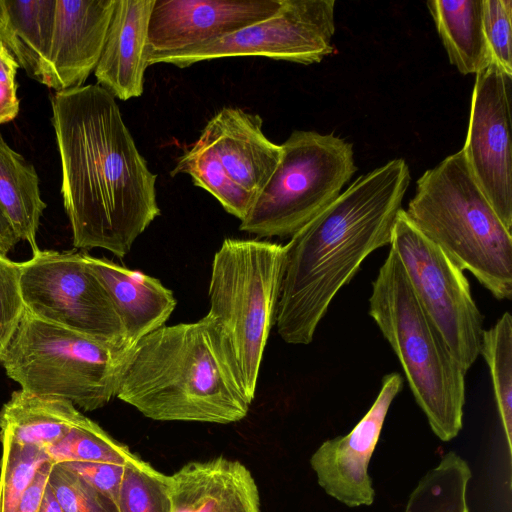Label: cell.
I'll return each mask as SVG.
<instances>
[{"mask_svg":"<svg viewBox=\"0 0 512 512\" xmlns=\"http://www.w3.org/2000/svg\"><path fill=\"white\" fill-rule=\"evenodd\" d=\"M117 504L120 512H172L169 476L137 456L124 466Z\"/></svg>","mask_w":512,"mask_h":512,"instance_id":"83f0119b","label":"cell"},{"mask_svg":"<svg viewBox=\"0 0 512 512\" xmlns=\"http://www.w3.org/2000/svg\"><path fill=\"white\" fill-rule=\"evenodd\" d=\"M18 68L17 61L0 41V125L14 120L19 113Z\"/></svg>","mask_w":512,"mask_h":512,"instance_id":"836d02e7","label":"cell"},{"mask_svg":"<svg viewBox=\"0 0 512 512\" xmlns=\"http://www.w3.org/2000/svg\"><path fill=\"white\" fill-rule=\"evenodd\" d=\"M116 397L157 421L229 424L251 404L207 314L141 338L128 353Z\"/></svg>","mask_w":512,"mask_h":512,"instance_id":"3957f363","label":"cell"},{"mask_svg":"<svg viewBox=\"0 0 512 512\" xmlns=\"http://www.w3.org/2000/svg\"><path fill=\"white\" fill-rule=\"evenodd\" d=\"M59 464L80 476L85 482L116 503L118 502L125 465L98 462H63Z\"/></svg>","mask_w":512,"mask_h":512,"instance_id":"d6a6232c","label":"cell"},{"mask_svg":"<svg viewBox=\"0 0 512 512\" xmlns=\"http://www.w3.org/2000/svg\"><path fill=\"white\" fill-rule=\"evenodd\" d=\"M131 348L53 325L25 310L0 362L21 390L93 411L116 397Z\"/></svg>","mask_w":512,"mask_h":512,"instance_id":"52a82bcc","label":"cell"},{"mask_svg":"<svg viewBox=\"0 0 512 512\" xmlns=\"http://www.w3.org/2000/svg\"><path fill=\"white\" fill-rule=\"evenodd\" d=\"M39 512H63L48 483L43 494Z\"/></svg>","mask_w":512,"mask_h":512,"instance_id":"8d00e7d4","label":"cell"},{"mask_svg":"<svg viewBox=\"0 0 512 512\" xmlns=\"http://www.w3.org/2000/svg\"><path fill=\"white\" fill-rule=\"evenodd\" d=\"M239 229L288 238L334 201L357 170L353 146L334 134L296 130Z\"/></svg>","mask_w":512,"mask_h":512,"instance_id":"ba28073f","label":"cell"},{"mask_svg":"<svg viewBox=\"0 0 512 512\" xmlns=\"http://www.w3.org/2000/svg\"><path fill=\"white\" fill-rule=\"evenodd\" d=\"M410 183L396 158L360 176L285 245L275 324L282 340L307 345L332 300L375 250L390 245Z\"/></svg>","mask_w":512,"mask_h":512,"instance_id":"7a4b0ae2","label":"cell"},{"mask_svg":"<svg viewBox=\"0 0 512 512\" xmlns=\"http://www.w3.org/2000/svg\"><path fill=\"white\" fill-rule=\"evenodd\" d=\"M480 354L487 363L509 457L512 448V316L505 312L484 330Z\"/></svg>","mask_w":512,"mask_h":512,"instance_id":"484cf974","label":"cell"},{"mask_svg":"<svg viewBox=\"0 0 512 512\" xmlns=\"http://www.w3.org/2000/svg\"><path fill=\"white\" fill-rule=\"evenodd\" d=\"M87 419L71 402L17 390L0 411V439L44 450Z\"/></svg>","mask_w":512,"mask_h":512,"instance_id":"ffe728a7","label":"cell"},{"mask_svg":"<svg viewBox=\"0 0 512 512\" xmlns=\"http://www.w3.org/2000/svg\"><path fill=\"white\" fill-rule=\"evenodd\" d=\"M427 8L451 64L461 74H477L492 63L483 28V0H430Z\"/></svg>","mask_w":512,"mask_h":512,"instance_id":"7402d4cb","label":"cell"},{"mask_svg":"<svg viewBox=\"0 0 512 512\" xmlns=\"http://www.w3.org/2000/svg\"><path fill=\"white\" fill-rule=\"evenodd\" d=\"M169 478L172 512H261L257 484L240 461H193Z\"/></svg>","mask_w":512,"mask_h":512,"instance_id":"e0dca14e","label":"cell"},{"mask_svg":"<svg viewBox=\"0 0 512 512\" xmlns=\"http://www.w3.org/2000/svg\"><path fill=\"white\" fill-rule=\"evenodd\" d=\"M116 0H56L48 87L83 86L101 57Z\"/></svg>","mask_w":512,"mask_h":512,"instance_id":"9a60e30c","label":"cell"},{"mask_svg":"<svg viewBox=\"0 0 512 512\" xmlns=\"http://www.w3.org/2000/svg\"><path fill=\"white\" fill-rule=\"evenodd\" d=\"M262 124L258 114L225 107L201 132L231 179L255 198L272 176L282 155L281 145L265 136Z\"/></svg>","mask_w":512,"mask_h":512,"instance_id":"2e32d148","label":"cell"},{"mask_svg":"<svg viewBox=\"0 0 512 512\" xmlns=\"http://www.w3.org/2000/svg\"><path fill=\"white\" fill-rule=\"evenodd\" d=\"M281 4L282 0H154L147 64L264 20Z\"/></svg>","mask_w":512,"mask_h":512,"instance_id":"4fadbf2b","label":"cell"},{"mask_svg":"<svg viewBox=\"0 0 512 512\" xmlns=\"http://www.w3.org/2000/svg\"><path fill=\"white\" fill-rule=\"evenodd\" d=\"M52 465L50 461L41 465L25 491L16 512H39Z\"/></svg>","mask_w":512,"mask_h":512,"instance_id":"e575fe53","label":"cell"},{"mask_svg":"<svg viewBox=\"0 0 512 512\" xmlns=\"http://www.w3.org/2000/svg\"><path fill=\"white\" fill-rule=\"evenodd\" d=\"M369 315L395 352L433 433L454 439L463 426L466 372L421 308L390 248L372 282Z\"/></svg>","mask_w":512,"mask_h":512,"instance_id":"5b68a950","label":"cell"},{"mask_svg":"<svg viewBox=\"0 0 512 512\" xmlns=\"http://www.w3.org/2000/svg\"><path fill=\"white\" fill-rule=\"evenodd\" d=\"M405 212L496 299L511 300V230L476 183L462 150L421 175Z\"/></svg>","mask_w":512,"mask_h":512,"instance_id":"277c9868","label":"cell"},{"mask_svg":"<svg viewBox=\"0 0 512 512\" xmlns=\"http://www.w3.org/2000/svg\"><path fill=\"white\" fill-rule=\"evenodd\" d=\"M26 310L53 325L131 348L112 300L84 253L37 250L21 262Z\"/></svg>","mask_w":512,"mask_h":512,"instance_id":"30bf717a","label":"cell"},{"mask_svg":"<svg viewBox=\"0 0 512 512\" xmlns=\"http://www.w3.org/2000/svg\"><path fill=\"white\" fill-rule=\"evenodd\" d=\"M402 387L399 373L385 375L375 401L355 427L344 436L324 441L310 458L320 487L348 507L369 506L374 501L369 463L389 408Z\"/></svg>","mask_w":512,"mask_h":512,"instance_id":"5bb4252c","label":"cell"},{"mask_svg":"<svg viewBox=\"0 0 512 512\" xmlns=\"http://www.w3.org/2000/svg\"><path fill=\"white\" fill-rule=\"evenodd\" d=\"M84 256L108 292L130 346L165 325L176 306L170 289L141 271L131 270L106 258L85 253Z\"/></svg>","mask_w":512,"mask_h":512,"instance_id":"d6986e66","label":"cell"},{"mask_svg":"<svg viewBox=\"0 0 512 512\" xmlns=\"http://www.w3.org/2000/svg\"><path fill=\"white\" fill-rule=\"evenodd\" d=\"M51 107L73 245L123 258L160 215L157 176L101 86L56 92Z\"/></svg>","mask_w":512,"mask_h":512,"instance_id":"6da1fadb","label":"cell"},{"mask_svg":"<svg viewBox=\"0 0 512 512\" xmlns=\"http://www.w3.org/2000/svg\"><path fill=\"white\" fill-rule=\"evenodd\" d=\"M171 176L188 174L194 185L203 188L222 205L226 212L240 221L249 212L255 197L234 182L214 150L200 134L193 145L176 162Z\"/></svg>","mask_w":512,"mask_h":512,"instance_id":"d4e9b609","label":"cell"},{"mask_svg":"<svg viewBox=\"0 0 512 512\" xmlns=\"http://www.w3.org/2000/svg\"><path fill=\"white\" fill-rule=\"evenodd\" d=\"M334 0H282L272 16L232 34L162 57L155 64L179 68L227 57L260 56L319 63L333 52Z\"/></svg>","mask_w":512,"mask_h":512,"instance_id":"8fae6325","label":"cell"},{"mask_svg":"<svg viewBox=\"0 0 512 512\" xmlns=\"http://www.w3.org/2000/svg\"><path fill=\"white\" fill-rule=\"evenodd\" d=\"M483 28L491 62L512 75V0H483Z\"/></svg>","mask_w":512,"mask_h":512,"instance_id":"4dcf8cb0","label":"cell"},{"mask_svg":"<svg viewBox=\"0 0 512 512\" xmlns=\"http://www.w3.org/2000/svg\"><path fill=\"white\" fill-rule=\"evenodd\" d=\"M56 0H0V41L26 73L48 86Z\"/></svg>","mask_w":512,"mask_h":512,"instance_id":"44dd1931","label":"cell"},{"mask_svg":"<svg viewBox=\"0 0 512 512\" xmlns=\"http://www.w3.org/2000/svg\"><path fill=\"white\" fill-rule=\"evenodd\" d=\"M45 451L53 464L98 462L125 465L137 457L89 418Z\"/></svg>","mask_w":512,"mask_h":512,"instance_id":"4316f807","label":"cell"},{"mask_svg":"<svg viewBox=\"0 0 512 512\" xmlns=\"http://www.w3.org/2000/svg\"><path fill=\"white\" fill-rule=\"evenodd\" d=\"M20 275L21 263L0 254V361L26 310Z\"/></svg>","mask_w":512,"mask_h":512,"instance_id":"1f68e13d","label":"cell"},{"mask_svg":"<svg viewBox=\"0 0 512 512\" xmlns=\"http://www.w3.org/2000/svg\"><path fill=\"white\" fill-rule=\"evenodd\" d=\"M512 75L490 63L476 74L468 131L461 149L476 183L512 229Z\"/></svg>","mask_w":512,"mask_h":512,"instance_id":"7c38bea8","label":"cell"},{"mask_svg":"<svg viewBox=\"0 0 512 512\" xmlns=\"http://www.w3.org/2000/svg\"><path fill=\"white\" fill-rule=\"evenodd\" d=\"M0 442V512H16L36 472L50 459L46 451L37 446L22 445L9 439H0Z\"/></svg>","mask_w":512,"mask_h":512,"instance_id":"f1b7e54d","label":"cell"},{"mask_svg":"<svg viewBox=\"0 0 512 512\" xmlns=\"http://www.w3.org/2000/svg\"><path fill=\"white\" fill-rule=\"evenodd\" d=\"M390 248L397 254L421 308L465 370L480 355L483 315L463 269L408 218L397 214Z\"/></svg>","mask_w":512,"mask_h":512,"instance_id":"9c48e42d","label":"cell"},{"mask_svg":"<svg viewBox=\"0 0 512 512\" xmlns=\"http://www.w3.org/2000/svg\"><path fill=\"white\" fill-rule=\"evenodd\" d=\"M154 0H116L106 42L94 70L97 85L126 101L143 93L147 34Z\"/></svg>","mask_w":512,"mask_h":512,"instance_id":"ac0fdd59","label":"cell"},{"mask_svg":"<svg viewBox=\"0 0 512 512\" xmlns=\"http://www.w3.org/2000/svg\"><path fill=\"white\" fill-rule=\"evenodd\" d=\"M10 224L0 211V254L7 253L19 242Z\"/></svg>","mask_w":512,"mask_h":512,"instance_id":"d590c367","label":"cell"},{"mask_svg":"<svg viewBox=\"0 0 512 512\" xmlns=\"http://www.w3.org/2000/svg\"><path fill=\"white\" fill-rule=\"evenodd\" d=\"M48 485L63 512H120L115 501L60 464H53Z\"/></svg>","mask_w":512,"mask_h":512,"instance_id":"f546056e","label":"cell"},{"mask_svg":"<svg viewBox=\"0 0 512 512\" xmlns=\"http://www.w3.org/2000/svg\"><path fill=\"white\" fill-rule=\"evenodd\" d=\"M285 252L274 242L226 238L212 261L207 315L251 403L275 324Z\"/></svg>","mask_w":512,"mask_h":512,"instance_id":"8992f818","label":"cell"},{"mask_svg":"<svg viewBox=\"0 0 512 512\" xmlns=\"http://www.w3.org/2000/svg\"><path fill=\"white\" fill-rule=\"evenodd\" d=\"M46 208L33 165L13 150L0 134V211L19 240L39 250L36 235Z\"/></svg>","mask_w":512,"mask_h":512,"instance_id":"603a6c76","label":"cell"},{"mask_svg":"<svg viewBox=\"0 0 512 512\" xmlns=\"http://www.w3.org/2000/svg\"><path fill=\"white\" fill-rule=\"evenodd\" d=\"M472 472L457 453H446L409 495L404 512H469L468 484Z\"/></svg>","mask_w":512,"mask_h":512,"instance_id":"cb8c5ba5","label":"cell"}]
</instances>
